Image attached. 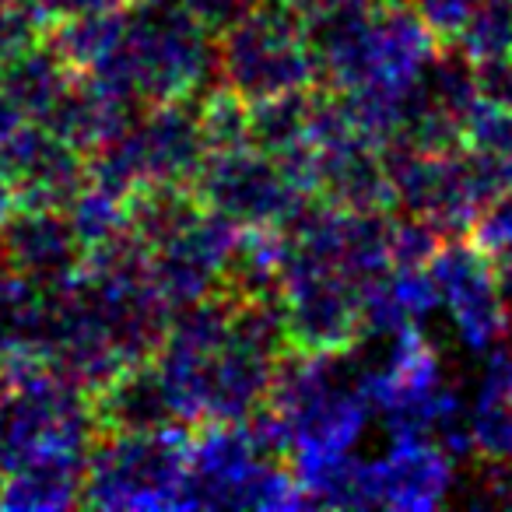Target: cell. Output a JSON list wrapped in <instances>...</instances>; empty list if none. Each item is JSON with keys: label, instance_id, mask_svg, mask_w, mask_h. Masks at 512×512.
<instances>
[{"label": "cell", "instance_id": "obj_1", "mask_svg": "<svg viewBox=\"0 0 512 512\" xmlns=\"http://www.w3.org/2000/svg\"><path fill=\"white\" fill-rule=\"evenodd\" d=\"M127 8L134 11H127L123 43L88 78L134 106L200 99L218 85V36L207 25L172 0H134Z\"/></svg>", "mask_w": 512, "mask_h": 512}, {"label": "cell", "instance_id": "obj_2", "mask_svg": "<svg viewBox=\"0 0 512 512\" xmlns=\"http://www.w3.org/2000/svg\"><path fill=\"white\" fill-rule=\"evenodd\" d=\"M267 407L285 421L292 456L348 453L372 414L344 351H288L274 372Z\"/></svg>", "mask_w": 512, "mask_h": 512}, {"label": "cell", "instance_id": "obj_3", "mask_svg": "<svg viewBox=\"0 0 512 512\" xmlns=\"http://www.w3.org/2000/svg\"><path fill=\"white\" fill-rule=\"evenodd\" d=\"M183 509H309L292 463L253 446L246 425L204 421L190 435Z\"/></svg>", "mask_w": 512, "mask_h": 512}, {"label": "cell", "instance_id": "obj_4", "mask_svg": "<svg viewBox=\"0 0 512 512\" xmlns=\"http://www.w3.org/2000/svg\"><path fill=\"white\" fill-rule=\"evenodd\" d=\"M190 435V425L99 432L88 453L85 502L99 509H183Z\"/></svg>", "mask_w": 512, "mask_h": 512}, {"label": "cell", "instance_id": "obj_5", "mask_svg": "<svg viewBox=\"0 0 512 512\" xmlns=\"http://www.w3.org/2000/svg\"><path fill=\"white\" fill-rule=\"evenodd\" d=\"M218 71L221 81L249 106L281 92L320 85L306 22L267 0L218 32Z\"/></svg>", "mask_w": 512, "mask_h": 512}, {"label": "cell", "instance_id": "obj_6", "mask_svg": "<svg viewBox=\"0 0 512 512\" xmlns=\"http://www.w3.org/2000/svg\"><path fill=\"white\" fill-rule=\"evenodd\" d=\"M200 204L225 218L239 221L242 228H274L288 225L309 197H302L271 155L249 148L207 151L197 172Z\"/></svg>", "mask_w": 512, "mask_h": 512}, {"label": "cell", "instance_id": "obj_7", "mask_svg": "<svg viewBox=\"0 0 512 512\" xmlns=\"http://www.w3.org/2000/svg\"><path fill=\"white\" fill-rule=\"evenodd\" d=\"M281 299L292 351H348L362 337V292L355 281L292 253V246L285 256Z\"/></svg>", "mask_w": 512, "mask_h": 512}, {"label": "cell", "instance_id": "obj_8", "mask_svg": "<svg viewBox=\"0 0 512 512\" xmlns=\"http://www.w3.org/2000/svg\"><path fill=\"white\" fill-rule=\"evenodd\" d=\"M428 274L439 288L442 309H449L456 334L470 351L488 355L491 348H498L509 337L512 306L502 295L495 264L467 235L442 242V249L428 264Z\"/></svg>", "mask_w": 512, "mask_h": 512}, {"label": "cell", "instance_id": "obj_9", "mask_svg": "<svg viewBox=\"0 0 512 512\" xmlns=\"http://www.w3.org/2000/svg\"><path fill=\"white\" fill-rule=\"evenodd\" d=\"M4 242L18 274L50 288L71 281L85 264V246L71 218L57 207H29V214L15 211L4 221Z\"/></svg>", "mask_w": 512, "mask_h": 512}, {"label": "cell", "instance_id": "obj_10", "mask_svg": "<svg viewBox=\"0 0 512 512\" xmlns=\"http://www.w3.org/2000/svg\"><path fill=\"white\" fill-rule=\"evenodd\" d=\"M456 463L432 439L393 442L383 460L372 463L379 509H435L449 498Z\"/></svg>", "mask_w": 512, "mask_h": 512}, {"label": "cell", "instance_id": "obj_11", "mask_svg": "<svg viewBox=\"0 0 512 512\" xmlns=\"http://www.w3.org/2000/svg\"><path fill=\"white\" fill-rule=\"evenodd\" d=\"M439 46L442 43L407 0H376L369 39V81L414 88L439 53Z\"/></svg>", "mask_w": 512, "mask_h": 512}, {"label": "cell", "instance_id": "obj_12", "mask_svg": "<svg viewBox=\"0 0 512 512\" xmlns=\"http://www.w3.org/2000/svg\"><path fill=\"white\" fill-rule=\"evenodd\" d=\"M320 197L341 211H397L383 155L365 137H344L320 148Z\"/></svg>", "mask_w": 512, "mask_h": 512}, {"label": "cell", "instance_id": "obj_13", "mask_svg": "<svg viewBox=\"0 0 512 512\" xmlns=\"http://www.w3.org/2000/svg\"><path fill=\"white\" fill-rule=\"evenodd\" d=\"M278 362L228 341L204 369V421L242 425L271 397Z\"/></svg>", "mask_w": 512, "mask_h": 512}, {"label": "cell", "instance_id": "obj_14", "mask_svg": "<svg viewBox=\"0 0 512 512\" xmlns=\"http://www.w3.org/2000/svg\"><path fill=\"white\" fill-rule=\"evenodd\" d=\"M92 411L99 432H158V428L183 425L172 411L155 358L127 365L113 383L92 393Z\"/></svg>", "mask_w": 512, "mask_h": 512}, {"label": "cell", "instance_id": "obj_15", "mask_svg": "<svg viewBox=\"0 0 512 512\" xmlns=\"http://www.w3.org/2000/svg\"><path fill=\"white\" fill-rule=\"evenodd\" d=\"M316 85L281 92L249 106V144L264 155L278 158L281 151L309 141V120H313Z\"/></svg>", "mask_w": 512, "mask_h": 512}, {"label": "cell", "instance_id": "obj_16", "mask_svg": "<svg viewBox=\"0 0 512 512\" xmlns=\"http://www.w3.org/2000/svg\"><path fill=\"white\" fill-rule=\"evenodd\" d=\"M200 130L207 151L249 148V102L218 81L200 95Z\"/></svg>", "mask_w": 512, "mask_h": 512}, {"label": "cell", "instance_id": "obj_17", "mask_svg": "<svg viewBox=\"0 0 512 512\" xmlns=\"http://www.w3.org/2000/svg\"><path fill=\"white\" fill-rule=\"evenodd\" d=\"M470 60H488L512 53V0H481L456 39Z\"/></svg>", "mask_w": 512, "mask_h": 512}, {"label": "cell", "instance_id": "obj_18", "mask_svg": "<svg viewBox=\"0 0 512 512\" xmlns=\"http://www.w3.org/2000/svg\"><path fill=\"white\" fill-rule=\"evenodd\" d=\"M446 235L421 214L393 211L390 214V264L397 271H421L432 264V256L442 249Z\"/></svg>", "mask_w": 512, "mask_h": 512}, {"label": "cell", "instance_id": "obj_19", "mask_svg": "<svg viewBox=\"0 0 512 512\" xmlns=\"http://www.w3.org/2000/svg\"><path fill=\"white\" fill-rule=\"evenodd\" d=\"M463 141H467V148L488 151V155L512 162V109L477 102L463 120Z\"/></svg>", "mask_w": 512, "mask_h": 512}, {"label": "cell", "instance_id": "obj_20", "mask_svg": "<svg viewBox=\"0 0 512 512\" xmlns=\"http://www.w3.org/2000/svg\"><path fill=\"white\" fill-rule=\"evenodd\" d=\"M414 11L421 15V22L432 29V36L442 46H456L463 25L470 22V15L477 11L481 0H407Z\"/></svg>", "mask_w": 512, "mask_h": 512}, {"label": "cell", "instance_id": "obj_21", "mask_svg": "<svg viewBox=\"0 0 512 512\" xmlns=\"http://www.w3.org/2000/svg\"><path fill=\"white\" fill-rule=\"evenodd\" d=\"M467 239L488 256H498L502 249L512 246V193L491 200V204L477 214V221L470 225Z\"/></svg>", "mask_w": 512, "mask_h": 512}, {"label": "cell", "instance_id": "obj_22", "mask_svg": "<svg viewBox=\"0 0 512 512\" xmlns=\"http://www.w3.org/2000/svg\"><path fill=\"white\" fill-rule=\"evenodd\" d=\"M474 78H477V95H481V102L512 109V53L474 60Z\"/></svg>", "mask_w": 512, "mask_h": 512}, {"label": "cell", "instance_id": "obj_23", "mask_svg": "<svg viewBox=\"0 0 512 512\" xmlns=\"http://www.w3.org/2000/svg\"><path fill=\"white\" fill-rule=\"evenodd\" d=\"M172 4H179L183 11H190L200 25H207V29L218 36V32H225L228 25L239 22L242 15H249L260 0H172Z\"/></svg>", "mask_w": 512, "mask_h": 512}, {"label": "cell", "instance_id": "obj_24", "mask_svg": "<svg viewBox=\"0 0 512 512\" xmlns=\"http://www.w3.org/2000/svg\"><path fill=\"white\" fill-rule=\"evenodd\" d=\"M15 211H18V190H15V179H11L8 162L0 155V228H4V221Z\"/></svg>", "mask_w": 512, "mask_h": 512}, {"label": "cell", "instance_id": "obj_25", "mask_svg": "<svg viewBox=\"0 0 512 512\" xmlns=\"http://www.w3.org/2000/svg\"><path fill=\"white\" fill-rule=\"evenodd\" d=\"M491 264H495V274H498V285H502L505 302L512 306V246L502 249L498 256H491Z\"/></svg>", "mask_w": 512, "mask_h": 512}]
</instances>
